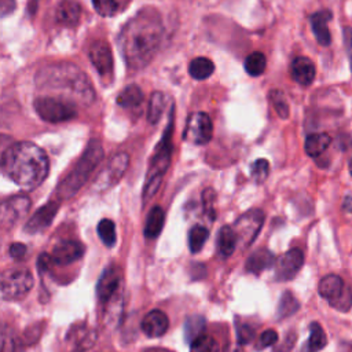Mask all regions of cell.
I'll return each instance as SVG.
<instances>
[{
  "instance_id": "484cf974",
  "label": "cell",
  "mask_w": 352,
  "mask_h": 352,
  "mask_svg": "<svg viewBox=\"0 0 352 352\" xmlns=\"http://www.w3.org/2000/svg\"><path fill=\"white\" fill-rule=\"evenodd\" d=\"M326 344L327 338L322 326L318 322H312L309 324V337L304 344L301 352H319L326 346Z\"/></svg>"
},
{
  "instance_id": "60d3db41",
  "label": "cell",
  "mask_w": 352,
  "mask_h": 352,
  "mask_svg": "<svg viewBox=\"0 0 352 352\" xmlns=\"http://www.w3.org/2000/svg\"><path fill=\"white\" fill-rule=\"evenodd\" d=\"M254 337V330L248 326V324H238L236 326V338H238V342L239 344H248L253 340Z\"/></svg>"
},
{
  "instance_id": "1f68e13d",
  "label": "cell",
  "mask_w": 352,
  "mask_h": 352,
  "mask_svg": "<svg viewBox=\"0 0 352 352\" xmlns=\"http://www.w3.org/2000/svg\"><path fill=\"white\" fill-rule=\"evenodd\" d=\"M209 236V230L204 226H194L188 232V248L192 253H197L202 249Z\"/></svg>"
},
{
  "instance_id": "3957f363",
  "label": "cell",
  "mask_w": 352,
  "mask_h": 352,
  "mask_svg": "<svg viewBox=\"0 0 352 352\" xmlns=\"http://www.w3.org/2000/svg\"><path fill=\"white\" fill-rule=\"evenodd\" d=\"M36 84L40 89L63 95V99L73 103L87 104L92 102L95 92L91 81L82 70L69 62L48 65L36 74Z\"/></svg>"
},
{
  "instance_id": "2e32d148",
  "label": "cell",
  "mask_w": 352,
  "mask_h": 352,
  "mask_svg": "<svg viewBox=\"0 0 352 352\" xmlns=\"http://www.w3.org/2000/svg\"><path fill=\"white\" fill-rule=\"evenodd\" d=\"M120 285H121V275L118 268H116L114 265L107 267L106 270H103L102 275L98 279V285H96L98 298L102 302L111 301L116 293L118 292Z\"/></svg>"
},
{
  "instance_id": "74e56055",
  "label": "cell",
  "mask_w": 352,
  "mask_h": 352,
  "mask_svg": "<svg viewBox=\"0 0 352 352\" xmlns=\"http://www.w3.org/2000/svg\"><path fill=\"white\" fill-rule=\"evenodd\" d=\"M95 11L102 16H111L118 10V0H92Z\"/></svg>"
},
{
  "instance_id": "d4e9b609",
  "label": "cell",
  "mask_w": 352,
  "mask_h": 352,
  "mask_svg": "<svg viewBox=\"0 0 352 352\" xmlns=\"http://www.w3.org/2000/svg\"><path fill=\"white\" fill-rule=\"evenodd\" d=\"M330 143H331V138H330L329 133H324V132L311 133L305 139L304 148H305V153L309 157L316 158V157L322 155L327 150Z\"/></svg>"
},
{
  "instance_id": "836d02e7",
  "label": "cell",
  "mask_w": 352,
  "mask_h": 352,
  "mask_svg": "<svg viewBox=\"0 0 352 352\" xmlns=\"http://www.w3.org/2000/svg\"><path fill=\"white\" fill-rule=\"evenodd\" d=\"M190 352H219V344L212 336L201 334L191 341Z\"/></svg>"
},
{
  "instance_id": "f546056e",
  "label": "cell",
  "mask_w": 352,
  "mask_h": 352,
  "mask_svg": "<svg viewBox=\"0 0 352 352\" xmlns=\"http://www.w3.org/2000/svg\"><path fill=\"white\" fill-rule=\"evenodd\" d=\"M98 235L103 245L107 248H113L117 242V234H116V226L110 219H102L98 223Z\"/></svg>"
},
{
  "instance_id": "d6986e66",
  "label": "cell",
  "mask_w": 352,
  "mask_h": 352,
  "mask_svg": "<svg viewBox=\"0 0 352 352\" xmlns=\"http://www.w3.org/2000/svg\"><path fill=\"white\" fill-rule=\"evenodd\" d=\"M140 327L147 337H161L168 331L169 319L162 311L154 309L143 318Z\"/></svg>"
},
{
  "instance_id": "c3c4849f",
  "label": "cell",
  "mask_w": 352,
  "mask_h": 352,
  "mask_svg": "<svg viewBox=\"0 0 352 352\" xmlns=\"http://www.w3.org/2000/svg\"><path fill=\"white\" fill-rule=\"evenodd\" d=\"M18 352H19V351H18Z\"/></svg>"
},
{
  "instance_id": "ab89813d",
  "label": "cell",
  "mask_w": 352,
  "mask_h": 352,
  "mask_svg": "<svg viewBox=\"0 0 352 352\" xmlns=\"http://www.w3.org/2000/svg\"><path fill=\"white\" fill-rule=\"evenodd\" d=\"M278 341V333L272 329H268V330H264L260 337H258V341H257V348L258 349H263V348H267V346H271L274 345L275 342Z\"/></svg>"
},
{
  "instance_id": "8992f818",
  "label": "cell",
  "mask_w": 352,
  "mask_h": 352,
  "mask_svg": "<svg viewBox=\"0 0 352 352\" xmlns=\"http://www.w3.org/2000/svg\"><path fill=\"white\" fill-rule=\"evenodd\" d=\"M33 106L38 117L47 122H63L77 116L74 103L63 98L40 96L33 102Z\"/></svg>"
},
{
  "instance_id": "9c48e42d",
  "label": "cell",
  "mask_w": 352,
  "mask_h": 352,
  "mask_svg": "<svg viewBox=\"0 0 352 352\" xmlns=\"http://www.w3.org/2000/svg\"><path fill=\"white\" fill-rule=\"evenodd\" d=\"M213 135V122L206 113L190 114L183 132V139L194 144H206Z\"/></svg>"
},
{
  "instance_id": "4316f807",
  "label": "cell",
  "mask_w": 352,
  "mask_h": 352,
  "mask_svg": "<svg viewBox=\"0 0 352 352\" xmlns=\"http://www.w3.org/2000/svg\"><path fill=\"white\" fill-rule=\"evenodd\" d=\"M143 92L136 84L125 87L117 96V103L124 109H135L143 102Z\"/></svg>"
},
{
  "instance_id": "7402d4cb",
  "label": "cell",
  "mask_w": 352,
  "mask_h": 352,
  "mask_svg": "<svg viewBox=\"0 0 352 352\" xmlns=\"http://www.w3.org/2000/svg\"><path fill=\"white\" fill-rule=\"evenodd\" d=\"M56 21L65 26L73 28L78 23L80 16H81V7L77 1L74 0H62L55 12Z\"/></svg>"
},
{
  "instance_id": "bcb514c9",
  "label": "cell",
  "mask_w": 352,
  "mask_h": 352,
  "mask_svg": "<svg viewBox=\"0 0 352 352\" xmlns=\"http://www.w3.org/2000/svg\"><path fill=\"white\" fill-rule=\"evenodd\" d=\"M226 352H243V349H241L239 346H234V348H228Z\"/></svg>"
},
{
  "instance_id": "e575fe53",
  "label": "cell",
  "mask_w": 352,
  "mask_h": 352,
  "mask_svg": "<svg viewBox=\"0 0 352 352\" xmlns=\"http://www.w3.org/2000/svg\"><path fill=\"white\" fill-rule=\"evenodd\" d=\"M270 99H271V103L275 109V111L278 113V116L283 120H286L289 117V103H287V99L285 96V94L279 89H272L270 92Z\"/></svg>"
},
{
  "instance_id": "30bf717a",
  "label": "cell",
  "mask_w": 352,
  "mask_h": 352,
  "mask_svg": "<svg viewBox=\"0 0 352 352\" xmlns=\"http://www.w3.org/2000/svg\"><path fill=\"white\" fill-rule=\"evenodd\" d=\"M264 217L265 216L260 209H252L243 213L232 226L238 236V243H241L243 248L250 246L261 230Z\"/></svg>"
},
{
  "instance_id": "cb8c5ba5",
  "label": "cell",
  "mask_w": 352,
  "mask_h": 352,
  "mask_svg": "<svg viewBox=\"0 0 352 352\" xmlns=\"http://www.w3.org/2000/svg\"><path fill=\"white\" fill-rule=\"evenodd\" d=\"M165 221V213L161 206H153L147 214L143 234L147 239H154L162 231Z\"/></svg>"
},
{
  "instance_id": "5bb4252c",
  "label": "cell",
  "mask_w": 352,
  "mask_h": 352,
  "mask_svg": "<svg viewBox=\"0 0 352 352\" xmlns=\"http://www.w3.org/2000/svg\"><path fill=\"white\" fill-rule=\"evenodd\" d=\"M85 253L84 245L74 239H65L56 243L51 252L52 264L56 265H69L80 260Z\"/></svg>"
},
{
  "instance_id": "603a6c76",
  "label": "cell",
  "mask_w": 352,
  "mask_h": 352,
  "mask_svg": "<svg viewBox=\"0 0 352 352\" xmlns=\"http://www.w3.org/2000/svg\"><path fill=\"white\" fill-rule=\"evenodd\" d=\"M275 256L271 250L268 249H258L256 252H253L249 258L246 260L245 268L248 272L252 274H260L264 270L271 268L272 265H275Z\"/></svg>"
},
{
  "instance_id": "7a4b0ae2",
  "label": "cell",
  "mask_w": 352,
  "mask_h": 352,
  "mask_svg": "<svg viewBox=\"0 0 352 352\" xmlns=\"http://www.w3.org/2000/svg\"><path fill=\"white\" fill-rule=\"evenodd\" d=\"M1 169L16 186L33 190L47 179L50 161L44 150L37 144L16 142L3 151Z\"/></svg>"
},
{
  "instance_id": "ac0fdd59",
  "label": "cell",
  "mask_w": 352,
  "mask_h": 352,
  "mask_svg": "<svg viewBox=\"0 0 352 352\" xmlns=\"http://www.w3.org/2000/svg\"><path fill=\"white\" fill-rule=\"evenodd\" d=\"M290 73L293 80L302 85V87H308L314 82L315 76H316V67L315 63L307 58V56H297L293 59L292 65H290Z\"/></svg>"
},
{
  "instance_id": "ba28073f",
  "label": "cell",
  "mask_w": 352,
  "mask_h": 352,
  "mask_svg": "<svg viewBox=\"0 0 352 352\" xmlns=\"http://www.w3.org/2000/svg\"><path fill=\"white\" fill-rule=\"evenodd\" d=\"M33 287V276L28 270H7L0 278V292L3 300L23 298Z\"/></svg>"
},
{
  "instance_id": "277c9868",
  "label": "cell",
  "mask_w": 352,
  "mask_h": 352,
  "mask_svg": "<svg viewBox=\"0 0 352 352\" xmlns=\"http://www.w3.org/2000/svg\"><path fill=\"white\" fill-rule=\"evenodd\" d=\"M103 158V147L99 140L92 139L77 164L73 166V169L62 179V182L56 187V195L60 199H67L73 197L88 180L89 175L95 168L99 165V162Z\"/></svg>"
},
{
  "instance_id": "4fadbf2b",
  "label": "cell",
  "mask_w": 352,
  "mask_h": 352,
  "mask_svg": "<svg viewBox=\"0 0 352 352\" xmlns=\"http://www.w3.org/2000/svg\"><path fill=\"white\" fill-rule=\"evenodd\" d=\"M30 209V198L28 195L19 194L6 199L1 204V224L4 227L14 226L18 220H21Z\"/></svg>"
},
{
  "instance_id": "8fae6325",
  "label": "cell",
  "mask_w": 352,
  "mask_h": 352,
  "mask_svg": "<svg viewBox=\"0 0 352 352\" xmlns=\"http://www.w3.org/2000/svg\"><path fill=\"white\" fill-rule=\"evenodd\" d=\"M128 164L129 155L126 153H117L116 155H113L95 182L96 190L103 191L113 187L124 176Z\"/></svg>"
},
{
  "instance_id": "6da1fadb",
  "label": "cell",
  "mask_w": 352,
  "mask_h": 352,
  "mask_svg": "<svg viewBox=\"0 0 352 352\" xmlns=\"http://www.w3.org/2000/svg\"><path fill=\"white\" fill-rule=\"evenodd\" d=\"M162 21L157 10L140 8L122 28L120 48L131 69H143L154 58L162 38Z\"/></svg>"
},
{
  "instance_id": "4dcf8cb0",
  "label": "cell",
  "mask_w": 352,
  "mask_h": 352,
  "mask_svg": "<svg viewBox=\"0 0 352 352\" xmlns=\"http://www.w3.org/2000/svg\"><path fill=\"white\" fill-rule=\"evenodd\" d=\"M165 109V98L161 92H154L150 98L148 103V111H147V120L150 124H157L164 113Z\"/></svg>"
},
{
  "instance_id": "d590c367",
  "label": "cell",
  "mask_w": 352,
  "mask_h": 352,
  "mask_svg": "<svg viewBox=\"0 0 352 352\" xmlns=\"http://www.w3.org/2000/svg\"><path fill=\"white\" fill-rule=\"evenodd\" d=\"M270 173V164L265 158L256 160L250 166V175L257 183H263Z\"/></svg>"
},
{
  "instance_id": "7c38bea8",
  "label": "cell",
  "mask_w": 352,
  "mask_h": 352,
  "mask_svg": "<svg viewBox=\"0 0 352 352\" xmlns=\"http://www.w3.org/2000/svg\"><path fill=\"white\" fill-rule=\"evenodd\" d=\"M304 264V254L298 248L283 253L275 263V279L285 282L292 280Z\"/></svg>"
},
{
  "instance_id": "52a82bcc",
  "label": "cell",
  "mask_w": 352,
  "mask_h": 352,
  "mask_svg": "<svg viewBox=\"0 0 352 352\" xmlns=\"http://www.w3.org/2000/svg\"><path fill=\"white\" fill-rule=\"evenodd\" d=\"M318 290L319 294L327 300L333 308L341 312L349 311L352 305V290L348 285H345L341 276L334 274L323 276L319 282Z\"/></svg>"
},
{
  "instance_id": "ee69618b",
  "label": "cell",
  "mask_w": 352,
  "mask_h": 352,
  "mask_svg": "<svg viewBox=\"0 0 352 352\" xmlns=\"http://www.w3.org/2000/svg\"><path fill=\"white\" fill-rule=\"evenodd\" d=\"M16 1L15 0H0V14L1 16H7L10 15L14 10H15Z\"/></svg>"
},
{
  "instance_id": "e0dca14e",
  "label": "cell",
  "mask_w": 352,
  "mask_h": 352,
  "mask_svg": "<svg viewBox=\"0 0 352 352\" xmlns=\"http://www.w3.org/2000/svg\"><path fill=\"white\" fill-rule=\"evenodd\" d=\"M58 208H59L58 202H48L47 205L38 208L30 216V219L26 221L25 231L28 234H37V232L45 230L47 227H50L52 220L55 219Z\"/></svg>"
},
{
  "instance_id": "b9f144b4",
  "label": "cell",
  "mask_w": 352,
  "mask_h": 352,
  "mask_svg": "<svg viewBox=\"0 0 352 352\" xmlns=\"http://www.w3.org/2000/svg\"><path fill=\"white\" fill-rule=\"evenodd\" d=\"M342 40H344L345 52L348 55V60L351 65V70H352V28L351 26L342 28Z\"/></svg>"
},
{
  "instance_id": "83f0119b",
  "label": "cell",
  "mask_w": 352,
  "mask_h": 352,
  "mask_svg": "<svg viewBox=\"0 0 352 352\" xmlns=\"http://www.w3.org/2000/svg\"><path fill=\"white\" fill-rule=\"evenodd\" d=\"M214 72V65L209 58L198 56L190 62L188 73L194 80H206Z\"/></svg>"
},
{
  "instance_id": "7bdbcfd3",
  "label": "cell",
  "mask_w": 352,
  "mask_h": 352,
  "mask_svg": "<svg viewBox=\"0 0 352 352\" xmlns=\"http://www.w3.org/2000/svg\"><path fill=\"white\" fill-rule=\"evenodd\" d=\"M26 246L23 245V243H19V242H15V243H11L10 245V249H8V252H10V256L12 257V258H15V260H21V258H23L25 257V254H26Z\"/></svg>"
},
{
  "instance_id": "f35d334b",
  "label": "cell",
  "mask_w": 352,
  "mask_h": 352,
  "mask_svg": "<svg viewBox=\"0 0 352 352\" xmlns=\"http://www.w3.org/2000/svg\"><path fill=\"white\" fill-rule=\"evenodd\" d=\"M214 191L212 188H206L202 192V202H204V209L208 217L213 219L214 216Z\"/></svg>"
},
{
  "instance_id": "9a60e30c",
  "label": "cell",
  "mask_w": 352,
  "mask_h": 352,
  "mask_svg": "<svg viewBox=\"0 0 352 352\" xmlns=\"http://www.w3.org/2000/svg\"><path fill=\"white\" fill-rule=\"evenodd\" d=\"M88 56L91 63L95 66L96 72L102 77L111 76L113 72V55L109 44L103 40L94 41L89 47Z\"/></svg>"
},
{
  "instance_id": "ffe728a7",
  "label": "cell",
  "mask_w": 352,
  "mask_h": 352,
  "mask_svg": "<svg viewBox=\"0 0 352 352\" xmlns=\"http://www.w3.org/2000/svg\"><path fill=\"white\" fill-rule=\"evenodd\" d=\"M333 14L329 10L316 11L309 16L314 36L320 45H329L331 43V34L329 30V22Z\"/></svg>"
},
{
  "instance_id": "44dd1931",
  "label": "cell",
  "mask_w": 352,
  "mask_h": 352,
  "mask_svg": "<svg viewBox=\"0 0 352 352\" xmlns=\"http://www.w3.org/2000/svg\"><path fill=\"white\" fill-rule=\"evenodd\" d=\"M238 245V236L232 226H224L219 230L216 238V250L220 257L227 258L232 256Z\"/></svg>"
},
{
  "instance_id": "f1b7e54d",
  "label": "cell",
  "mask_w": 352,
  "mask_h": 352,
  "mask_svg": "<svg viewBox=\"0 0 352 352\" xmlns=\"http://www.w3.org/2000/svg\"><path fill=\"white\" fill-rule=\"evenodd\" d=\"M267 67V58L263 52L254 51L249 54L245 59V70L252 77H258L264 73Z\"/></svg>"
},
{
  "instance_id": "f6af8a7d",
  "label": "cell",
  "mask_w": 352,
  "mask_h": 352,
  "mask_svg": "<svg viewBox=\"0 0 352 352\" xmlns=\"http://www.w3.org/2000/svg\"><path fill=\"white\" fill-rule=\"evenodd\" d=\"M294 341H296V336H294V334H289V336L285 338V341H283V342L276 348V351H274V352H289V351L293 348Z\"/></svg>"
},
{
  "instance_id": "5b68a950",
  "label": "cell",
  "mask_w": 352,
  "mask_h": 352,
  "mask_svg": "<svg viewBox=\"0 0 352 352\" xmlns=\"http://www.w3.org/2000/svg\"><path fill=\"white\" fill-rule=\"evenodd\" d=\"M173 111L170 113L169 117V124L166 126V129L164 131V135L160 140V143L155 147L154 155L151 158L147 175H146V183L143 187V202H148L155 192L158 191L161 183H162V177L166 173L169 164H170V157H172V117Z\"/></svg>"
},
{
  "instance_id": "8d00e7d4",
  "label": "cell",
  "mask_w": 352,
  "mask_h": 352,
  "mask_svg": "<svg viewBox=\"0 0 352 352\" xmlns=\"http://www.w3.org/2000/svg\"><path fill=\"white\" fill-rule=\"evenodd\" d=\"M205 327V322L201 316H191L186 320V337L192 341L198 336H201V331Z\"/></svg>"
},
{
  "instance_id": "d6a6232c",
  "label": "cell",
  "mask_w": 352,
  "mask_h": 352,
  "mask_svg": "<svg viewBox=\"0 0 352 352\" xmlns=\"http://www.w3.org/2000/svg\"><path fill=\"white\" fill-rule=\"evenodd\" d=\"M300 308V302L298 300L290 293V292H285L279 300V305H278V316L280 319L287 318L290 315H293L296 311H298Z\"/></svg>"
},
{
  "instance_id": "7dc6e473",
  "label": "cell",
  "mask_w": 352,
  "mask_h": 352,
  "mask_svg": "<svg viewBox=\"0 0 352 352\" xmlns=\"http://www.w3.org/2000/svg\"><path fill=\"white\" fill-rule=\"evenodd\" d=\"M349 173H351V176H352V158H351V161H349Z\"/></svg>"
}]
</instances>
